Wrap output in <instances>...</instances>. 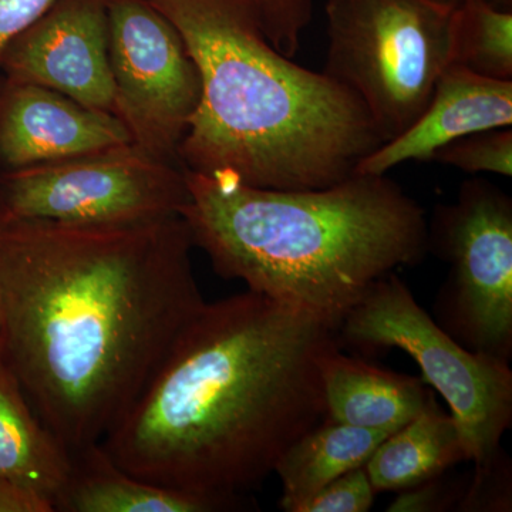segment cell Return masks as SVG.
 <instances>
[{"instance_id": "obj_1", "label": "cell", "mask_w": 512, "mask_h": 512, "mask_svg": "<svg viewBox=\"0 0 512 512\" xmlns=\"http://www.w3.org/2000/svg\"><path fill=\"white\" fill-rule=\"evenodd\" d=\"M181 217L0 222V360L70 456L136 402L202 298Z\"/></svg>"}, {"instance_id": "obj_2", "label": "cell", "mask_w": 512, "mask_h": 512, "mask_svg": "<svg viewBox=\"0 0 512 512\" xmlns=\"http://www.w3.org/2000/svg\"><path fill=\"white\" fill-rule=\"evenodd\" d=\"M336 343L261 293L205 301L100 444L127 473L232 510L328 417L320 357Z\"/></svg>"}, {"instance_id": "obj_3", "label": "cell", "mask_w": 512, "mask_h": 512, "mask_svg": "<svg viewBox=\"0 0 512 512\" xmlns=\"http://www.w3.org/2000/svg\"><path fill=\"white\" fill-rule=\"evenodd\" d=\"M147 2L173 23L200 73V101L177 150L185 170L316 190L350 177L382 146L365 104L275 49L251 0Z\"/></svg>"}, {"instance_id": "obj_4", "label": "cell", "mask_w": 512, "mask_h": 512, "mask_svg": "<svg viewBox=\"0 0 512 512\" xmlns=\"http://www.w3.org/2000/svg\"><path fill=\"white\" fill-rule=\"evenodd\" d=\"M180 217L225 279L338 330L367 291L429 252L423 207L386 174L316 190H264L184 171Z\"/></svg>"}, {"instance_id": "obj_5", "label": "cell", "mask_w": 512, "mask_h": 512, "mask_svg": "<svg viewBox=\"0 0 512 512\" xmlns=\"http://www.w3.org/2000/svg\"><path fill=\"white\" fill-rule=\"evenodd\" d=\"M456 6L437 0H326L323 73L365 104L383 143L419 119L451 64Z\"/></svg>"}, {"instance_id": "obj_6", "label": "cell", "mask_w": 512, "mask_h": 512, "mask_svg": "<svg viewBox=\"0 0 512 512\" xmlns=\"http://www.w3.org/2000/svg\"><path fill=\"white\" fill-rule=\"evenodd\" d=\"M340 345L363 352L400 349L423 382L446 400L476 468L490 466L512 421L510 363L464 348L414 299L396 272L377 281L336 330Z\"/></svg>"}, {"instance_id": "obj_7", "label": "cell", "mask_w": 512, "mask_h": 512, "mask_svg": "<svg viewBox=\"0 0 512 512\" xmlns=\"http://www.w3.org/2000/svg\"><path fill=\"white\" fill-rule=\"evenodd\" d=\"M429 251L448 265L436 322L458 343L510 363L512 356V200L476 177L429 222Z\"/></svg>"}, {"instance_id": "obj_8", "label": "cell", "mask_w": 512, "mask_h": 512, "mask_svg": "<svg viewBox=\"0 0 512 512\" xmlns=\"http://www.w3.org/2000/svg\"><path fill=\"white\" fill-rule=\"evenodd\" d=\"M187 200L184 171L131 144L18 168L6 183L3 220L138 224L180 217Z\"/></svg>"}, {"instance_id": "obj_9", "label": "cell", "mask_w": 512, "mask_h": 512, "mask_svg": "<svg viewBox=\"0 0 512 512\" xmlns=\"http://www.w3.org/2000/svg\"><path fill=\"white\" fill-rule=\"evenodd\" d=\"M114 113L134 144L161 160L177 153L201 94L178 30L147 0H107Z\"/></svg>"}, {"instance_id": "obj_10", "label": "cell", "mask_w": 512, "mask_h": 512, "mask_svg": "<svg viewBox=\"0 0 512 512\" xmlns=\"http://www.w3.org/2000/svg\"><path fill=\"white\" fill-rule=\"evenodd\" d=\"M5 53L18 83L114 113L107 0H60Z\"/></svg>"}, {"instance_id": "obj_11", "label": "cell", "mask_w": 512, "mask_h": 512, "mask_svg": "<svg viewBox=\"0 0 512 512\" xmlns=\"http://www.w3.org/2000/svg\"><path fill=\"white\" fill-rule=\"evenodd\" d=\"M124 121L46 87L19 83L0 117V156L15 168L131 146Z\"/></svg>"}, {"instance_id": "obj_12", "label": "cell", "mask_w": 512, "mask_h": 512, "mask_svg": "<svg viewBox=\"0 0 512 512\" xmlns=\"http://www.w3.org/2000/svg\"><path fill=\"white\" fill-rule=\"evenodd\" d=\"M512 126V80L448 64L419 119L357 164L355 173L384 175L409 161H431L458 138Z\"/></svg>"}, {"instance_id": "obj_13", "label": "cell", "mask_w": 512, "mask_h": 512, "mask_svg": "<svg viewBox=\"0 0 512 512\" xmlns=\"http://www.w3.org/2000/svg\"><path fill=\"white\" fill-rule=\"evenodd\" d=\"M340 348L336 343L320 357L328 419L392 434L416 419L434 399L423 380L387 372L345 355Z\"/></svg>"}, {"instance_id": "obj_14", "label": "cell", "mask_w": 512, "mask_h": 512, "mask_svg": "<svg viewBox=\"0 0 512 512\" xmlns=\"http://www.w3.org/2000/svg\"><path fill=\"white\" fill-rule=\"evenodd\" d=\"M66 512H212L220 505L147 483L111 460L101 444L72 456L69 480L56 500Z\"/></svg>"}, {"instance_id": "obj_15", "label": "cell", "mask_w": 512, "mask_h": 512, "mask_svg": "<svg viewBox=\"0 0 512 512\" xmlns=\"http://www.w3.org/2000/svg\"><path fill=\"white\" fill-rule=\"evenodd\" d=\"M463 461L467 450L456 420L441 412L434 397L423 413L377 446L365 468L380 493L416 487Z\"/></svg>"}, {"instance_id": "obj_16", "label": "cell", "mask_w": 512, "mask_h": 512, "mask_svg": "<svg viewBox=\"0 0 512 512\" xmlns=\"http://www.w3.org/2000/svg\"><path fill=\"white\" fill-rule=\"evenodd\" d=\"M70 471L72 456L39 419L0 360V477L42 491L56 507Z\"/></svg>"}, {"instance_id": "obj_17", "label": "cell", "mask_w": 512, "mask_h": 512, "mask_svg": "<svg viewBox=\"0 0 512 512\" xmlns=\"http://www.w3.org/2000/svg\"><path fill=\"white\" fill-rule=\"evenodd\" d=\"M389 434L328 419L295 441L279 458L274 473L281 478V508L298 512L302 504L336 478L365 467Z\"/></svg>"}, {"instance_id": "obj_18", "label": "cell", "mask_w": 512, "mask_h": 512, "mask_svg": "<svg viewBox=\"0 0 512 512\" xmlns=\"http://www.w3.org/2000/svg\"><path fill=\"white\" fill-rule=\"evenodd\" d=\"M451 64L497 80H512V10L484 0L454 8Z\"/></svg>"}, {"instance_id": "obj_19", "label": "cell", "mask_w": 512, "mask_h": 512, "mask_svg": "<svg viewBox=\"0 0 512 512\" xmlns=\"http://www.w3.org/2000/svg\"><path fill=\"white\" fill-rule=\"evenodd\" d=\"M431 161L468 174L512 175L511 127L480 131L451 141Z\"/></svg>"}, {"instance_id": "obj_20", "label": "cell", "mask_w": 512, "mask_h": 512, "mask_svg": "<svg viewBox=\"0 0 512 512\" xmlns=\"http://www.w3.org/2000/svg\"><path fill=\"white\" fill-rule=\"evenodd\" d=\"M269 42L285 56L301 49L318 0H251Z\"/></svg>"}, {"instance_id": "obj_21", "label": "cell", "mask_w": 512, "mask_h": 512, "mask_svg": "<svg viewBox=\"0 0 512 512\" xmlns=\"http://www.w3.org/2000/svg\"><path fill=\"white\" fill-rule=\"evenodd\" d=\"M375 494L366 468L360 467L325 485L298 512H366L372 510Z\"/></svg>"}, {"instance_id": "obj_22", "label": "cell", "mask_w": 512, "mask_h": 512, "mask_svg": "<svg viewBox=\"0 0 512 512\" xmlns=\"http://www.w3.org/2000/svg\"><path fill=\"white\" fill-rule=\"evenodd\" d=\"M60 0H0V57L16 37L22 35Z\"/></svg>"}, {"instance_id": "obj_23", "label": "cell", "mask_w": 512, "mask_h": 512, "mask_svg": "<svg viewBox=\"0 0 512 512\" xmlns=\"http://www.w3.org/2000/svg\"><path fill=\"white\" fill-rule=\"evenodd\" d=\"M52 498L42 491L12 480L0 477V512H55Z\"/></svg>"}, {"instance_id": "obj_24", "label": "cell", "mask_w": 512, "mask_h": 512, "mask_svg": "<svg viewBox=\"0 0 512 512\" xmlns=\"http://www.w3.org/2000/svg\"><path fill=\"white\" fill-rule=\"evenodd\" d=\"M397 495L387 511L390 512H433L443 511L450 505V493L444 485L437 483V478L403 490Z\"/></svg>"}, {"instance_id": "obj_25", "label": "cell", "mask_w": 512, "mask_h": 512, "mask_svg": "<svg viewBox=\"0 0 512 512\" xmlns=\"http://www.w3.org/2000/svg\"><path fill=\"white\" fill-rule=\"evenodd\" d=\"M437 2L447 3V5H460V3L468 2V0H437ZM484 2L491 3L497 8L512 10V0H484Z\"/></svg>"}]
</instances>
